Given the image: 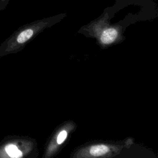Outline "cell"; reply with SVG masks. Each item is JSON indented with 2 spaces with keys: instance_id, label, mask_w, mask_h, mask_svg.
<instances>
[{
  "instance_id": "3957f363",
  "label": "cell",
  "mask_w": 158,
  "mask_h": 158,
  "mask_svg": "<svg viewBox=\"0 0 158 158\" xmlns=\"http://www.w3.org/2000/svg\"><path fill=\"white\" fill-rule=\"evenodd\" d=\"M67 132L65 131H62L61 132H60V133L59 134L58 136H57V142L58 144H61L62 143L64 140L65 139L66 137H67Z\"/></svg>"
},
{
  "instance_id": "277c9868",
  "label": "cell",
  "mask_w": 158,
  "mask_h": 158,
  "mask_svg": "<svg viewBox=\"0 0 158 158\" xmlns=\"http://www.w3.org/2000/svg\"><path fill=\"white\" fill-rule=\"evenodd\" d=\"M9 0H0V10L1 11L4 10L6 8L9 3Z\"/></svg>"
},
{
  "instance_id": "6da1fadb",
  "label": "cell",
  "mask_w": 158,
  "mask_h": 158,
  "mask_svg": "<svg viewBox=\"0 0 158 158\" xmlns=\"http://www.w3.org/2000/svg\"><path fill=\"white\" fill-rule=\"evenodd\" d=\"M117 31L114 28H108L103 31L101 36V41L104 44H109L113 42L117 36Z\"/></svg>"
},
{
  "instance_id": "7a4b0ae2",
  "label": "cell",
  "mask_w": 158,
  "mask_h": 158,
  "mask_svg": "<svg viewBox=\"0 0 158 158\" xmlns=\"http://www.w3.org/2000/svg\"><path fill=\"white\" fill-rule=\"evenodd\" d=\"M109 151V148L104 144H98L92 146L89 149V153L94 156H99L105 154Z\"/></svg>"
}]
</instances>
